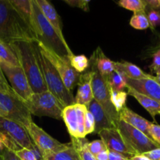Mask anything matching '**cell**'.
<instances>
[{"label": "cell", "instance_id": "1", "mask_svg": "<svg viewBox=\"0 0 160 160\" xmlns=\"http://www.w3.org/2000/svg\"><path fill=\"white\" fill-rule=\"evenodd\" d=\"M36 41L35 36L9 0H0V42Z\"/></svg>", "mask_w": 160, "mask_h": 160}, {"label": "cell", "instance_id": "2", "mask_svg": "<svg viewBox=\"0 0 160 160\" xmlns=\"http://www.w3.org/2000/svg\"><path fill=\"white\" fill-rule=\"evenodd\" d=\"M15 53L31 88L33 93L48 91L38 60L34 41H15L9 45Z\"/></svg>", "mask_w": 160, "mask_h": 160}, {"label": "cell", "instance_id": "3", "mask_svg": "<svg viewBox=\"0 0 160 160\" xmlns=\"http://www.w3.org/2000/svg\"><path fill=\"white\" fill-rule=\"evenodd\" d=\"M33 10V31L36 41L60 57L70 61L73 56V52L57 35L49 22L45 19L35 0H31Z\"/></svg>", "mask_w": 160, "mask_h": 160}, {"label": "cell", "instance_id": "4", "mask_svg": "<svg viewBox=\"0 0 160 160\" xmlns=\"http://www.w3.org/2000/svg\"><path fill=\"white\" fill-rule=\"evenodd\" d=\"M34 45L44 81L48 92H51L59 100L63 107L74 104V97L73 93L66 88L56 69L41 52L37 41H34Z\"/></svg>", "mask_w": 160, "mask_h": 160}, {"label": "cell", "instance_id": "5", "mask_svg": "<svg viewBox=\"0 0 160 160\" xmlns=\"http://www.w3.org/2000/svg\"><path fill=\"white\" fill-rule=\"evenodd\" d=\"M92 73V85L93 98L102 107L105 112L112 123L117 127V123L120 120V116L112 106L110 99V88L106 78H103L95 66L92 59L89 61Z\"/></svg>", "mask_w": 160, "mask_h": 160}, {"label": "cell", "instance_id": "6", "mask_svg": "<svg viewBox=\"0 0 160 160\" xmlns=\"http://www.w3.org/2000/svg\"><path fill=\"white\" fill-rule=\"evenodd\" d=\"M24 103L31 115L62 120L64 107L48 91L33 94Z\"/></svg>", "mask_w": 160, "mask_h": 160}, {"label": "cell", "instance_id": "7", "mask_svg": "<svg viewBox=\"0 0 160 160\" xmlns=\"http://www.w3.org/2000/svg\"><path fill=\"white\" fill-rule=\"evenodd\" d=\"M0 107L6 113V119L17 122L26 130L33 122L31 114L24 102L14 92L9 94L0 92Z\"/></svg>", "mask_w": 160, "mask_h": 160}, {"label": "cell", "instance_id": "8", "mask_svg": "<svg viewBox=\"0 0 160 160\" xmlns=\"http://www.w3.org/2000/svg\"><path fill=\"white\" fill-rule=\"evenodd\" d=\"M117 128L127 143L137 154H143L151 150L160 148V145L152 139L123 120H119L117 121Z\"/></svg>", "mask_w": 160, "mask_h": 160}, {"label": "cell", "instance_id": "9", "mask_svg": "<svg viewBox=\"0 0 160 160\" xmlns=\"http://www.w3.org/2000/svg\"><path fill=\"white\" fill-rule=\"evenodd\" d=\"M38 45L40 48L41 52L45 55V57L51 62V63L54 66L55 68L58 71L62 80L64 85L70 92H73L74 88L78 84V80L80 78V73H78L70 65V61L63 59L58 56L56 53L52 50L45 48L44 45L37 42Z\"/></svg>", "mask_w": 160, "mask_h": 160}, {"label": "cell", "instance_id": "10", "mask_svg": "<svg viewBox=\"0 0 160 160\" xmlns=\"http://www.w3.org/2000/svg\"><path fill=\"white\" fill-rule=\"evenodd\" d=\"M27 131L33 143L42 152L44 160L50 155L62 151L68 146V144L61 143L56 139L53 138L34 122L29 125Z\"/></svg>", "mask_w": 160, "mask_h": 160}, {"label": "cell", "instance_id": "11", "mask_svg": "<svg viewBox=\"0 0 160 160\" xmlns=\"http://www.w3.org/2000/svg\"><path fill=\"white\" fill-rule=\"evenodd\" d=\"M0 68L9 82L14 93L23 102L28 101L33 95L29 81L20 67H12L0 62Z\"/></svg>", "mask_w": 160, "mask_h": 160}, {"label": "cell", "instance_id": "12", "mask_svg": "<svg viewBox=\"0 0 160 160\" xmlns=\"http://www.w3.org/2000/svg\"><path fill=\"white\" fill-rule=\"evenodd\" d=\"M88 108L83 105L73 104L64 107L62 120H63L70 136L75 138H84V119Z\"/></svg>", "mask_w": 160, "mask_h": 160}, {"label": "cell", "instance_id": "13", "mask_svg": "<svg viewBox=\"0 0 160 160\" xmlns=\"http://www.w3.org/2000/svg\"><path fill=\"white\" fill-rule=\"evenodd\" d=\"M0 131L13 140L21 148L32 151L35 146L26 128L17 122L0 117Z\"/></svg>", "mask_w": 160, "mask_h": 160}, {"label": "cell", "instance_id": "14", "mask_svg": "<svg viewBox=\"0 0 160 160\" xmlns=\"http://www.w3.org/2000/svg\"><path fill=\"white\" fill-rule=\"evenodd\" d=\"M98 134L109 151L120 153L129 159L138 155L127 143L117 128L102 130Z\"/></svg>", "mask_w": 160, "mask_h": 160}, {"label": "cell", "instance_id": "15", "mask_svg": "<svg viewBox=\"0 0 160 160\" xmlns=\"http://www.w3.org/2000/svg\"><path fill=\"white\" fill-rule=\"evenodd\" d=\"M153 77L138 80L126 78L127 87L160 103V84L153 79Z\"/></svg>", "mask_w": 160, "mask_h": 160}, {"label": "cell", "instance_id": "16", "mask_svg": "<svg viewBox=\"0 0 160 160\" xmlns=\"http://www.w3.org/2000/svg\"><path fill=\"white\" fill-rule=\"evenodd\" d=\"M78 91L74 97V104H80L83 106H89L93 99V92L92 85V73L88 71L80 75L78 82Z\"/></svg>", "mask_w": 160, "mask_h": 160}, {"label": "cell", "instance_id": "17", "mask_svg": "<svg viewBox=\"0 0 160 160\" xmlns=\"http://www.w3.org/2000/svg\"><path fill=\"white\" fill-rule=\"evenodd\" d=\"M35 2L38 6L40 10L42 11L44 17L54 28L55 31L59 37V38L63 42H67L63 34H62L60 17H59V14L57 13L52 5L47 0H35Z\"/></svg>", "mask_w": 160, "mask_h": 160}, {"label": "cell", "instance_id": "18", "mask_svg": "<svg viewBox=\"0 0 160 160\" xmlns=\"http://www.w3.org/2000/svg\"><path fill=\"white\" fill-rule=\"evenodd\" d=\"M120 120H123L125 123H128L129 125L132 126L133 128H136L138 131H142V133L150 138L149 135V126L151 122L145 120L142 117L139 116L131 109L125 106L120 112Z\"/></svg>", "mask_w": 160, "mask_h": 160}, {"label": "cell", "instance_id": "19", "mask_svg": "<svg viewBox=\"0 0 160 160\" xmlns=\"http://www.w3.org/2000/svg\"><path fill=\"white\" fill-rule=\"evenodd\" d=\"M88 110L92 114L95 120V132L96 134H98L102 130L117 128L109 120L102 107L94 98L88 106Z\"/></svg>", "mask_w": 160, "mask_h": 160}, {"label": "cell", "instance_id": "20", "mask_svg": "<svg viewBox=\"0 0 160 160\" xmlns=\"http://www.w3.org/2000/svg\"><path fill=\"white\" fill-rule=\"evenodd\" d=\"M114 67L116 70L131 79H144L152 78L153 77L152 75L145 73L138 66L129 62H114Z\"/></svg>", "mask_w": 160, "mask_h": 160}, {"label": "cell", "instance_id": "21", "mask_svg": "<svg viewBox=\"0 0 160 160\" xmlns=\"http://www.w3.org/2000/svg\"><path fill=\"white\" fill-rule=\"evenodd\" d=\"M91 59L94 60L100 74L106 79H108L109 74L115 70L114 62L105 56L99 47L95 50Z\"/></svg>", "mask_w": 160, "mask_h": 160}, {"label": "cell", "instance_id": "22", "mask_svg": "<svg viewBox=\"0 0 160 160\" xmlns=\"http://www.w3.org/2000/svg\"><path fill=\"white\" fill-rule=\"evenodd\" d=\"M128 89V95H130L131 96L134 97L145 109L148 112V113L151 115L155 120V117L157 115L160 116V103L152 98L147 97L142 94L138 93L136 91L127 87Z\"/></svg>", "mask_w": 160, "mask_h": 160}, {"label": "cell", "instance_id": "23", "mask_svg": "<svg viewBox=\"0 0 160 160\" xmlns=\"http://www.w3.org/2000/svg\"><path fill=\"white\" fill-rule=\"evenodd\" d=\"M9 2L34 34V31H33V10L31 0H11Z\"/></svg>", "mask_w": 160, "mask_h": 160}, {"label": "cell", "instance_id": "24", "mask_svg": "<svg viewBox=\"0 0 160 160\" xmlns=\"http://www.w3.org/2000/svg\"><path fill=\"white\" fill-rule=\"evenodd\" d=\"M0 62L12 67H20V63L9 45L0 42Z\"/></svg>", "mask_w": 160, "mask_h": 160}, {"label": "cell", "instance_id": "25", "mask_svg": "<svg viewBox=\"0 0 160 160\" xmlns=\"http://www.w3.org/2000/svg\"><path fill=\"white\" fill-rule=\"evenodd\" d=\"M45 160H81L76 148L71 145L68 144V146L65 149L60 152L50 155Z\"/></svg>", "mask_w": 160, "mask_h": 160}, {"label": "cell", "instance_id": "26", "mask_svg": "<svg viewBox=\"0 0 160 160\" xmlns=\"http://www.w3.org/2000/svg\"><path fill=\"white\" fill-rule=\"evenodd\" d=\"M88 141L84 138H75L71 137V145L76 148L79 154L81 160H96L94 156L87 148V143Z\"/></svg>", "mask_w": 160, "mask_h": 160}, {"label": "cell", "instance_id": "27", "mask_svg": "<svg viewBox=\"0 0 160 160\" xmlns=\"http://www.w3.org/2000/svg\"><path fill=\"white\" fill-rule=\"evenodd\" d=\"M109 87L115 91H123L127 88L126 77L117 70H114L108 77Z\"/></svg>", "mask_w": 160, "mask_h": 160}, {"label": "cell", "instance_id": "28", "mask_svg": "<svg viewBox=\"0 0 160 160\" xmlns=\"http://www.w3.org/2000/svg\"><path fill=\"white\" fill-rule=\"evenodd\" d=\"M110 88V99L112 106L115 108L117 112H120L126 106L128 93L124 91H115Z\"/></svg>", "mask_w": 160, "mask_h": 160}, {"label": "cell", "instance_id": "29", "mask_svg": "<svg viewBox=\"0 0 160 160\" xmlns=\"http://www.w3.org/2000/svg\"><path fill=\"white\" fill-rule=\"evenodd\" d=\"M130 25L138 30H145L149 28V23L145 11L134 12L130 20Z\"/></svg>", "mask_w": 160, "mask_h": 160}, {"label": "cell", "instance_id": "30", "mask_svg": "<svg viewBox=\"0 0 160 160\" xmlns=\"http://www.w3.org/2000/svg\"><path fill=\"white\" fill-rule=\"evenodd\" d=\"M118 4L121 7L134 11V12L145 11L147 8L146 2L142 0H120Z\"/></svg>", "mask_w": 160, "mask_h": 160}, {"label": "cell", "instance_id": "31", "mask_svg": "<svg viewBox=\"0 0 160 160\" xmlns=\"http://www.w3.org/2000/svg\"><path fill=\"white\" fill-rule=\"evenodd\" d=\"M70 62L71 67L79 73L84 72L89 67V59L84 55H73Z\"/></svg>", "mask_w": 160, "mask_h": 160}, {"label": "cell", "instance_id": "32", "mask_svg": "<svg viewBox=\"0 0 160 160\" xmlns=\"http://www.w3.org/2000/svg\"><path fill=\"white\" fill-rule=\"evenodd\" d=\"M87 148L94 156H96L99 152H101L103 150L106 149V146L104 142L100 139V140H95L92 142H88Z\"/></svg>", "mask_w": 160, "mask_h": 160}, {"label": "cell", "instance_id": "33", "mask_svg": "<svg viewBox=\"0 0 160 160\" xmlns=\"http://www.w3.org/2000/svg\"><path fill=\"white\" fill-rule=\"evenodd\" d=\"M0 142L3 144L5 148L10 150V151L14 152H16L21 148L13 140H12L10 138H9L1 131H0Z\"/></svg>", "mask_w": 160, "mask_h": 160}, {"label": "cell", "instance_id": "34", "mask_svg": "<svg viewBox=\"0 0 160 160\" xmlns=\"http://www.w3.org/2000/svg\"><path fill=\"white\" fill-rule=\"evenodd\" d=\"M95 123L93 116L88 110L85 115V119H84V134L85 135L95 132Z\"/></svg>", "mask_w": 160, "mask_h": 160}, {"label": "cell", "instance_id": "35", "mask_svg": "<svg viewBox=\"0 0 160 160\" xmlns=\"http://www.w3.org/2000/svg\"><path fill=\"white\" fill-rule=\"evenodd\" d=\"M149 28L152 29H155L157 26L160 25V12L155 9H150L147 15Z\"/></svg>", "mask_w": 160, "mask_h": 160}, {"label": "cell", "instance_id": "36", "mask_svg": "<svg viewBox=\"0 0 160 160\" xmlns=\"http://www.w3.org/2000/svg\"><path fill=\"white\" fill-rule=\"evenodd\" d=\"M15 153L20 160H38L34 152L28 148H20Z\"/></svg>", "mask_w": 160, "mask_h": 160}, {"label": "cell", "instance_id": "37", "mask_svg": "<svg viewBox=\"0 0 160 160\" xmlns=\"http://www.w3.org/2000/svg\"><path fill=\"white\" fill-rule=\"evenodd\" d=\"M149 135L151 139L160 145V125L151 122L149 126Z\"/></svg>", "mask_w": 160, "mask_h": 160}, {"label": "cell", "instance_id": "38", "mask_svg": "<svg viewBox=\"0 0 160 160\" xmlns=\"http://www.w3.org/2000/svg\"><path fill=\"white\" fill-rule=\"evenodd\" d=\"M0 92L2 93H12L13 91L11 88L10 85L8 83L7 80H6V77H5L4 73H3L2 70L0 68Z\"/></svg>", "mask_w": 160, "mask_h": 160}, {"label": "cell", "instance_id": "39", "mask_svg": "<svg viewBox=\"0 0 160 160\" xmlns=\"http://www.w3.org/2000/svg\"><path fill=\"white\" fill-rule=\"evenodd\" d=\"M66 2L70 6L73 7H78L81 8L84 11H89L88 4L90 3V1L88 0H66Z\"/></svg>", "mask_w": 160, "mask_h": 160}, {"label": "cell", "instance_id": "40", "mask_svg": "<svg viewBox=\"0 0 160 160\" xmlns=\"http://www.w3.org/2000/svg\"><path fill=\"white\" fill-rule=\"evenodd\" d=\"M1 155L2 156L3 160H20L14 152L10 151L6 148H3Z\"/></svg>", "mask_w": 160, "mask_h": 160}, {"label": "cell", "instance_id": "41", "mask_svg": "<svg viewBox=\"0 0 160 160\" xmlns=\"http://www.w3.org/2000/svg\"><path fill=\"white\" fill-rule=\"evenodd\" d=\"M142 155L146 156L150 160H160V148H157L156 149L147 152L143 153Z\"/></svg>", "mask_w": 160, "mask_h": 160}, {"label": "cell", "instance_id": "42", "mask_svg": "<svg viewBox=\"0 0 160 160\" xmlns=\"http://www.w3.org/2000/svg\"><path fill=\"white\" fill-rule=\"evenodd\" d=\"M152 70L154 71L157 68L160 67V48L157 50L152 56V63L151 67Z\"/></svg>", "mask_w": 160, "mask_h": 160}, {"label": "cell", "instance_id": "43", "mask_svg": "<svg viewBox=\"0 0 160 160\" xmlns=\"http://www.w3.org/2000/svg\"><path fill=\"white\" fill-rule=\"evenodd\" d=\"M130 159L120 153L109 151V160H129Z\"/></svg>", "mask_w": 160, "mask_h": 160}, {"label": "cell", "instance_id": "44", "mask_svg": "<svg viewBox=\"0 0 160 160\" xmlns=\"http://www.w3.org/2000/svg\"><path fill=\"white\" fill-rule=\"evenodd\" d=\"M147 6L150 8L151 9H155V10H158L160 9L159 5V0H145Z\"/></svg>", "mask_w": 160, "mask_h": 160}, {"label": "cell", "instance_id": "45", "mask_svg": "<svg viewBox=\"0 0 160 160\" xmlns=\"http://www.w3.org/2000/svg\"><path fill=\"white\" fill-rule=\"evenodd\" d=\"M95 159L96 160H109V150L106 148L102 151L95 156Z\"/></svg>", "mask_w": 160, "mask_h": 160}, {"label": "cell", "instance_id": "46", "mask_svg": "<svg viewBox=\"0 0 160 160\" xmlns=\"http://www.w3.org/2000/svg\"><path fill=\"white\" fill-rule=\"evenodd\" d=\"M129 160H150L148 159L146 156H145L142 154H138L135 156H132L131 158H130Z\"/></svg>", "mask_w": 160, "mask_h": 160}, {"label": "cell", "instance_id": "47", "mask_svg": "<svg viewBox=\"0 0 160 160\" xmlns=\"http://www.w3.org/2000/svg\"><path fill=\"white\" fill-rule=\"evenodd\" d=\"M154 72L156 73V77H153V79L158 83V84H160V67L157 68L156 70H154Z\"/></svg>", "mask_w": 160, "mask_h": 160}, {"label": "cell", "instance_id": "48", "mask_svg": "<svg viewBox=\"0 0 160 160\" xmlns=\"http://www.w3.org/2000/svg\"><path fill=\"white\" fill-rule=\"evenodd\" d=\"M5 147H4V145H3V144L1 142H0V151H2L3 150V148H4Z\"/></svg>", "mask_w": 160, "mask_h": 160}, {"label": "cell", "instance_id": "49", "mask_svg": "<svg viewBox=\"0 0 160 160\" xmlns=\"http://www.w3.org/2000/svg\"><path fill=\"white\" fill-rule=\"evenodd\" d=\"M0 160H3L2 156V155H0Z\"/></svg>", "mask_w": 160, "mask_h": 160}, {"label": "cell", "instance_id": "50", "mask_svg": "<svg viewBox=\"0 0 160 160\" xmlns=\"http://www.w3.org/2000/svg\"><path fill=\"white\" fill-rule=\"evenodd\" d=\"M159 7H160V0H159Z\"/></svg>", "mask_w": 160, "mask_h": 160}]
</instances>
